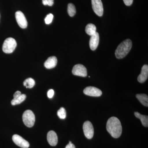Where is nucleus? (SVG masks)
Wrapping results in <instances>:
<instances>
[{
    "mask_svg": "<svg viewBox=\"0 0 148 148\" xmlns=\"http://www.w3.org/2000/svg\"><path fill=\"white\" fill-rule=\"evenodd\" d=\"M106 129L111 136L115 138L120 137L122 132L121 122L116 117H112L109 119L107 122Z\"/></svg>",
    "mask_w": 148,
    "mask_h": 148,
    "instance_id": "1",
    "label": "nucleus"
},
{
    "mask_svg": "<svg viewBox=\"0 0 148 148\" xmlns=\"http://www.w3.org/2000/svg\"><path fill=\"white\" fill-rule=\"evenodd\" d=\"M132 46L131 40L126 39L121 42L115 51L116 57L118 59H121L125 57L130 51Z\"/></svg>",
    "mask_w": 148,
    "mask_h": 148,
    "instance_id": "2",
    "label": "nucleus"
},
{
    "mask_svg": "<svg viewBox=\"0 0 148 148\" xmlns=\"http://www.w3.org/2000/svg\"><path fill=\"white\" fill-rule=\"evenodd\" d=\"M16 42L15 39L12 38H9L4 42L2 49L4 53H12L16 48Z\"/></svg>",
    "mask_w": 148,
    "mask_h": 148,
    "instance_id": "3",
    "label": "nucleus"
},
{
    "mask_svg": "<svg viewBox=\"0 0 148 148\" xmlns=\"http://www.w3.org/2000/svg\"><path fill=\"white\" fill-rule=\"evenodd\" d=\"M23 122L28 127H33L34 125L35 116L33 112L30 110H27L24 112L22 116Z\"/></svg>",
    "mask_w": 148,
    "mask_h": 148,
    "instance_id": "4",
    "label": "nucleus"
},
{
    "mask_svg": "<svg viewBox=\"0 0 148 148\" xmlns=\"http://www.w3.org/2000/svg\"><path fill=\"white\" fill-rule=\"evenodd\" d=\"M83 128L85 137L88 139H92L94 135V128L91 123L89 121L85 122Z\"/></svg>",
    "mask_w": 148,
    "mask_h": 148,
    "instance_id": "5",
    "label": "nucleus"
},
{
    "mask_svg": "<svg viewBox=\"0 0 148 148\" xmlns=\"http://www.w3.org/2000/svg\"><path fill=\"white\" fill-rule=\"evenodd\" d=\"M72 73L75 75L86 77L87 75V70L86 68L82 64L75 65L72 70Z\"/></svg>",
    "mask_w": 148,
    "mask_h": 148,
    "instance_id": "6",
    "label": "nucleus"
},
{
    "mask_svg": "<svg viewBox=\"0 0 148 148\" xmlns=\"http://www.w3.org/2000/svg\"><path fill=\"white\" fill-rule=\"evenodd\" d=\"M91 3L93 11L98 16H102L104 10L101 0H91Z\"/></svg>",
    "mask_w": 148,
    "mask_h": 148,
    "instance_id": "7",
    "label": "nucleus"
},
{
    "mask_svg": "<svg viewBox=\"0 0 148 148\" xmlns=\"http://www.w3.org/2000/svg\"><path fill=\"white\" fill-rule=\"evenodd\" d=\"M15 18L18 26L22 29L27 28L28 23L25 15L22 12L18 11L15 13Z\"/></svg>",
    "mask_w": 148,
    "mask_h": 148,
    "instance_id": "8",
    "label": "nucleus"
},
{
    "mask_svg": "<svg viewBox=\"0 0 148 148\" xmlns=\"http://www.w3.org/2000/svg\"><path fill=\"white\" fill-rule=\"evenodd\" d=\"M85 95L92 97H99L102 94V91L97 88L93 86H88L84 90Z\"/></svg>",
    "mask_w": 148,
    "mask_h": 148,
    "instance_id": "9",
    "label": "nucleus"
},
{
    "mask_svg": "<svg viewBox=\"0 0 148 148\" xmlns=\"http://www.w3.org/2000/svg\"><path fill=\"white\" fill-rule=\"evenodd\" d=\"M12 140L15 144L22 148H28L29 144L27 140L18 135H14L12 136Z\"/></svg>",
    "mask_w": 148,
    "mask_h": 148,
    "instance_id": "10",
    "label": "nucleus"
},
{
    "mask_svg": "<svg viewBox=\"0 0 148 148\" xmlns=\"http://www.w3.org/2000/svg\"><path fill=\"white\" fill-rule=\"evenodd\" d=\"M99 42V35L98 32L91 36L89 42V45L90 49L92 51L95 50L98 47Z\"/></svg>",
    "mask_w": 148,
    "mask_h": 148,
    "instance_id": "11",
    "label": "nucleus"
},
{
    "mask_svg": "<svg viewBox=\"0 0 148 148\" xmlns=\"http://www.w3.org/2000/svg\"><path fill=\"white\" fill-rule=\"evenodd\" d=\"M47 140L49 145L51 146H55L58 143V137L54 131H49L48 132Z\"/></svg>",
    "mask_w": 148,
    "mask_h": 148,
    "instance_id": "12",
    "label": "nucleus"
},
{
    "mask_svg": "<svg viewBox=\"0 0 148 148\" xmlns=\"http://www.w3.org/2000/svg\"><path fill=\"white\" fill-rule=\"evenodd\" d=\"M148 77V66L145 65L142 67L141 74L138 77V80L139 82L143 83L147 79Z\"/></svg>",
    "mask_w": 148,
    "mask_h": 148,
    "instance_id": "13",
    "label": "nucleus"
},
{
    "mask_svg": "<svg viewBox=\"0 0 148 148\" xmlns=\"http://www.w3.org/2000/svg\"><path fill=\"white\" fill-rule=\"evenodd\" d=\"M57 64V59L54 56L48 58L44 64L45 67L47 69H51L56 67Z\"/></svg>",
    "mask_w": 148,
    "mask_h": 148,
    "instance_id": "14",
    "label": "nucleus"
},
{
    "mask_svg": "<svg viewBox=\"0 0 148 148\" xmlns=\"http://www.w3.org/2000/svg\"><path fill=\"white\" fill-rule=\"evenodd\" d=\"M135 116L141 120L142 124L145 127H148V116L143 115L139 113L138 112H135Z\"/></svg>",
    "mask_w": 148,
    "mask_h": 148,
    "instance_id": "15",
    "label": "nucleus"
},
{
    "mask_svg": "<svg viewBox=\"0 0 148 148\" xmlns=\"http://www.w3.org/2000/svg\"><path fill=\"white\" fill-rule=\"evenodd\" d=\"M136 98L140 101L143 106L147 107L148 106V95L145 94H137Z\"/></svg>",
    "mask_w": 148,
    "mask_h": 148,
    "instance_id": "16",
    "label": "nucleus"
},
{
    "mask_svg": "<svg viewBox=\"0 0 148 148\" xmlns=\"http://www.w3.org/2000/svg\"><path fill=\"white\" fill-rule=\"evenodd\" d=\"M85 31L88 35L92 36L96 32V27L93 24H87L86 27Z\"/></svg>",
    "mask_w": 148,
    "mask_h": 148,
    "instance_id": "17",
    "label": "nucleus"
},
{
    "mask_svg": "<svg viewBox=\"0 0 148 148\" xmlns=\"http://www.w3.org/2000/svg\"><path fill=\"white\" fill-rule=\"evenodd\" d=\"M26 98H27V96L25 94H21L20 96L17 98H13V100L11 101V104L12 106H15V105L20 104L25 101Z\"/></svg>",
    "mask_w": 148,
    "mask_h": 148,
    "instance_id": "18",
    "label": "nucleus"
},
{
    "mask_svg": "<svg viewBox=\"0 0 148 148\" xmlns=\"http://www.w3.org/2000/svg\"><path fill=\"white\" fill-rule=\"evenodd\" d=\"M35 85L34 80L32 78H29L24 81V85L27 88H31L34 87Z\"/></svg>",
    "mask_w": 148,
    "mask_h": 148,
    "instance_id": "19",
    "label": "nucleus"
},
{
    "mask_svg": "<svg viewBox=\"0 0 148 148\" xmlns=\"http://www.w3.org/2000/svg\"><path fill=\"white\" fill-rule=\"evenodd\" d=\"M76 10L75 6L71 3L69 4L68 6V12L69 16H73L75 14Z\"/></svg>",
    "mask_w": 148,
    "mask_h": 148,
    "instance_id": "20",
    "label": "nucleus"
},
{
    "mask_svg": "<svg viewBox=\"0 0 148 148\" xmlns=\"http://www.w3.org/2000/svg\"><path fill=\"white\" fill-rule=\"evenodd\" d=\"M57 115L61 119H65L66 116V110L64 108H60V109L57 112Z\"/></svg>",
    "mask_w": 148,
    "mask_h": 148,
    "instance_id": "21",
    "label": "nucleus"
},
{
    "mask_svg": "<svg viewBox=\"0 0 148 148\" xmlns=\"http://www.w3.org/2000/svg\"><path fill=\"white\" fill-rule=\"evenodd\" d=\"M53 16L52 14L50 13L47 14L46 17H45V19L46 24H51L52 22V20H53Z\"/></svg>",
    "mask_w": 148,
    "mask_h": 148,
    "instance_id": "22",
    "label": "nucleus"
},
{
    "mask_svg": "<svg viewBox=\"0 0 148 148\" xmlns=\"http://www.w3.org/2000/svg\"><path fill=\"white\" fill-rule=\"evenodd\" d=\"M42 3L44 5L51 6L53 4V0H42Z\"/></svg>",
    "mask_w": 148,
    "mask_h": 148,
    "instance_id": "23",
    "label": "nucleus"
},
{
    "mask_svg": "<svg viewBox=\"0 0 148 148\" xmlns=\"http://www.w3.org/2000/svg\"><path fill=\"white\" fill-rule=\"evenodd\" d=\"M54 94V91L53 89H50L47 92V96L49 98H51L53 97Z\"/></svg>",
    "mask_w": 148,
    "mask_h": 148,
    "instance_id": "24",
    "label": "nucleus"
},
{
    "mask_svg": "<svg viewBox=\"0 0 148 148\" xmlns=\"http://www.w3.org/2000/svg\"><path fill=\"white\" fill-rule=\"evenodd\" d=\"M133 0H123L125 4L127 6H130L132 4Z\"/></svg>",
    "mask_w": 148,
    "mask_h": 148,
    "instance_id": "25",
    "label": "nucleus"
},
{
    "mask_svg": "<svg viewBox=\"0 0 148 148\" xmlns=\"http://www.w3.org/2000/svg\"><path fill=\"white\" fill-rule=\"evenodd\" d=\"M76 148L75 147V145L73 144H72V142L70 141L69 143L67 146H66V148Z\"/></svg>",
    "mask_w": 148,
    "mask_h": 148,
    "instance_id": "26",
    "label": "nucleus"
},
{
    "mask_svg": "<svg viewBox=\"0 0 148 148\" xmlns=\"http://www.w3.org/2000/svg\"><path fill=\"white\" fill-rule=\"evenodd\" d=\"M21 94V92L19 91H16L14 94V98H17Z\"/></svg>",
    "mask_w": 148,
    "mask_h": 148,
    "instance_id": "27",
    "label": "nucleus"
}]
</instances>
